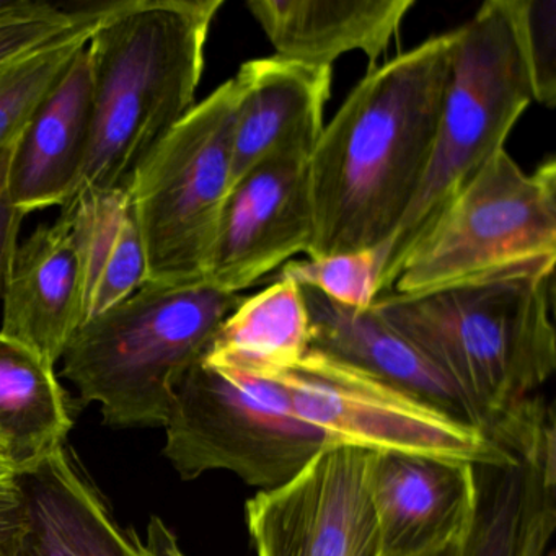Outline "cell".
I'll use <instances>...</instances> for the list:
<instances>
[{
  "label": "cell",
  "instance_id": "cell-30",
  "mask_svg": "<svg viewBox=\"0 0 556 556\" xmlns=\"http://www.w3.org/2000/svg\"><path fill=\"white\" fill-rule=\"evenodd\" d=\"M14 148L0 151V194H4L5 191V180H8L9 164H11Z\"/></svg>",
  "mask_w": 556,
  "mask_h": 556
},
{
  "label": "cell",
  "instance_id": "cell-4",
  "mask_svg": "<svg viewBox=\"0 0 556 556\" xmlns=\"http://www.w3.org/2000/svg\"><path fill=\"white\" fill-rule=\"evenodd\" d=\"M240 302L207 282H146L80 327L61 359L63 376L86 405L100 403L106 425L165 426L178 382Z\"/></svg>",
  "mask_w": 556,
  "mask_h": 556
},
{
  "label": "cell",
  "instance_id": "cell-9",
  "mask_svg": "<svg viewBox=\"0 0 556 556\" xmlns=\"http://www.w3.org/2000/svg\"><path fill=\"white\" fill-rule=\"evenodd\" d=\"M273 380L285 389L295 415L325 432L333 445L473 467L510 457L509 448L481 429L320 351L308 350L294 369Z\"/></svg>",
  "mask_w": 556,
  "mask_h": 556
},
{
  "label": "cell",
  "instance_id": "cell-29",
  "mask_svg": "<svg viewBox=\"0 0 556 556\" xmlns=\"http://www.w3.org/2000/svg\"><path fill=\"white\" fill-rule=\"evenodd\" d=\"M149 556H185L178 548L177 539L159 517H152L148 527V542L144 545Z\"/></svg>",
  "mask_w": 556,
  "mask_h": 556
},
{
  "label": "cell",
  "instance_id": "cell-19",
  "mask_svg": "<svg viewBox=\"0 0 556 556\" xmlns=\"http://www.w3.org/2000/svg\"><path fill=\"white\" fill-rule=\"evenodd\" d=\"M415 0H250L276 56L331 67L359 51L369 71L389 50Z\"/></svg>",
  "mask_w": 556,
  "mask_h": 556
},
{
  "label": "cell",
  "instance_id": "cell-22",
  "mask_svg": "<svg viewBox=\"0 0 556 556\" xmlns=\"http://www.w3.org/2000/svg\"><path fill=\"white\" fill-rule=\"evenodd\" d=\"M311 350V318L301 286L278 278L242 299L220 325L203 361L217 369L273 380Z\"/></svg>",
  "mask_w": 556,
  "mask_h": 556
},
{
  "label": "cell",
  "instance_id": "cell-26",
  "mask_svg": "<svg viewBox=\"0 0 556 556\" xmlns=\"http://www.w3.org/2000/svg\"><path fill=\"white\" fill-rule=\"evenodd\" d=\"M532 86L533 102L556 103V0H504Z\"/></svg>",
  "mask_w": 556,
  "mask_h": 556
},
{
  "label": "cell",
  "instance_id": "cell-6",
  "mask_svg": "<svg viewBox=\"0 0 556 556\" xmlns=\"http://www.w3.org/2000/svg\"><path fill=\"white\" fill-rule=\"evenodd\" d=\"M240 87L220 84L146 155L128 190L144 243L148 282H206L232 184Z\"/></svg>",
  "mask_w": 556,
  "mask_h": 556
},
{
  "label": "cell",
  "instance_id": "cell-31",
  "mask_svg": "<svg viewBox=\"0 0 556 556\" xmlns=\"http://www.w3.org/2000/svg\"><path fill=\"white\" fill-rule=\"evenodd\" d=\"M464 540L451 543V545L444 546V548L435 549V552L422 556H464Z\"/></svg>",
  "mask_w": 556,
  "mask_h": 556
},
{
  "label": "cell",
  "instance_id": "cell-23",
  "mask_svg": "<svg viewBox=\"0 0 556 556\" xmlns=\"http://www.w3.org/2000/svg\"><path fill=\"white\" fill-rule=\"evenodd\" d=\"M97 25L0 64V151L17 144L38 106L89 43Z\"/></svg>",
  "mask_w": 556,
  "mask_h": 556
},
{
  "label": "cell",
  "instance_id": "cell-25",
  "mask_svg": "<svg viewBox=\"0 0 556 556\" xmlns=\"http://www.w3.org/2000/svg\"><path fill=\"white\" fill-rule=\"evenodd\" d=\"M386 245L361 252L337 253L289 262L279 278L291 279L301 288H311L325 298L353 308H370L379 298L380 279L386 266Z\"/></svg>",
  "mask_w": 556,
  "mask_h": 556
},
{
  "label": "cell",
  "instance_id": "cell-14",
  "mask_svg": "<svg viewBox=\"0 0 556 556\" xmlns=\"http://www.w3.org/2000/svg\"><path fill=\"white\" fill-rule=\"evenodd\" d=\"M501 464L477 465L478 501L464 556H552L556 529L555 421Z\"/></svg>",
  "mask_w": 556,
  "mask_h": 556
},
{
  "label": "cell",
  "instance_id": "cell-1",
  "mask_svg": "<svg viewBox=\"0 0 556 556\" xmlns=\"http://www.w3.org/2000/svg\"><path fill=\"white\" fill-rule=\"evenodd\" d=\"M455 34L374 67L325 125L308 157L307 258L389 247L434 151Z\"/></svg>",
  "mask_w": 556,
  "mask_h": 556
},
{
  "label": "cell",
  "instance_id": "cell-17",
  "mask_svg": "<svg viewBox=\"0 0 556 556\" xmlns=\"http://www.w3.org/2000/svg\"><path fill=\"white\" fill-rule=\"evenodd\" d=\"M301 289L311 318V350L364 370L481 429L477 412L457 383L372 307H346L315 289Z\"/></svg>",
  "mask_w": 556,
  "mask_h": 556
},
{
  "label": "cell",
  "instance_id": "cell-20",
  "mask_svg": "<svg viewBox=\"0 0 556 556\" xmlns=\"http://www.w3.org/2000/svg\"><path fill=\"white\" fill-rule=\"evenodd\" d=\"M60 216L79 255L86 325L148 282L144 243L126 188L76 194Z\"/></svg>",
  "mask_w": 556,
  "mask_h": 556
},
{
  "label": "cell",
  "instance_id": "cell-15",
  "mask_svg": "<svg viewBox=\"0 0 556 556\" xmlns=\"http://www.w3.org/2000/svg\"><path fill=\"white\" fill-rule=\"evenodd\" d=\"M83 325L79 255L70 224L60 216L18 243L0 331L56 367Z\"/></svg>",
  "mask_w": 556,
  "mask_h": 556
},
{
  "label": "cell",
  "instance_id": "cell-27",
  "mask_svg": "<svg viewBox=\"0 0 556 556\" xmlns=\"http://www.w3.org/2000/svg\"><path fill=\"white\" fill-rule=\"evenodd\" d=\"M25 216L18 213L5 194H0V302L4 298L9 271L17 252L18 237H21L22 223Z\"/></svg>",
  "mask_w": 556,
  "mask_h": 556
},
{
  "label": "cell",
  "instance_id": "cell-28",
  "mask_svg": "<svg viewBox=\"0 0 556 556\" xmlns=\"http://www.w3.org/2000/svg\"><path fill=\"white\" fill-rule=\"evenodd\" d=\"M24 522L22 497L14 475L0 470V543L15 539Z\"/></svg>",
  "mask_w": 556,
  "mask_h": 556
},
{
  "label": "cell",
  "instance_id": "cell-18",
  "mask_svg": "<svg viewBox=\"0 0 556 556\" xmlns=\"http://www.w3.org/2000/svg\"><path fill=\"white\" fill-rule=\"evenodd\" d=\"M14 478L24 510L15 556H149L135 532L115 526L64 447Z\"/></svg>",
  "mask_w": 556,
  "mask_h": 556
},
{
  "label": "cell",
  "instance_id": "cell-24",
  "mask_svg": "<svg viewBox=\"0 0 556 556\" xmlns=\"http://www.w3.org/2000/svg\"><path fill=\"white\" fill-rule=\"evenodd\" d=\"M116 2L58 4L50 0H0V64L99 24Z\"/></svg>",
  "mask_w": 556,
  "mask_h": 556
},
{
  "label": "cell",
  "instance_id": "cell-13",
  "mask_svg": "<svg viewBox=\"0 0 556 556\" xmlns=\"http://www.w3.org/2000/svg\"><path fill=\"white\" fill-rule=\"evenodd\" d=\"M331 67L271 56L247 61L232 138V184L275 155L311 157L325 128ZM230 184V185H232Z\"/></svg>",
  "mask_w": 556,
  "mask_h": 556
},
{
  "label": "cell",
  "instance_id": "cell-16",
  "mask_svg": "<svg viewBox=\"0 0 556 556\" xmlns=\"http://www.w3.org/2000/svg\"><path fill=\"white\" fill-rule=\"evenodd\" d=\"M86 48L38 106L12 152L4 194L25 217L63 207L76 191L92 126Z\"/></svg>",
  "mask_w": 556,
  "mask_h": 556
},
{
  "label": "cell",
  "instance_id": "cell-5",
  "mask_svg": "<svg viewBox=\"0 0 556 556\" xmlns=\"http://www.w3.org/2000/svg\"><path fill=\"white\" fill-rule=\"evenodd\" d=\"M451 73L425 181L387 247L379 295L441 207L504 149L533 92L504 0H488L454 30Z\"/></svg>",
  "mask_w": 556,
  "mask_h": 556
},
{
  "label": "cell",
  "instance_id": "cell-21",
  "mask_svg": "<svg viewBox=\"0 0 556 556\" xmlns=\"http://www.w3.org/2000/svg\"><path fill=\"white\" fill-rule=\"evenodd\" d=\"M71 428L54 366L0 331V468L31 470L63 447Z\"/></svg>",
  "mask_w": 556,
  "mask_h": 556
},
{
  "label": "cell",
  "instance_id": "cell-2",
  "mask_svg": "<svg viewBox=\"0 0 556 556\" xmlns=\"http://www.w3.org/2000/svg\"><path fill=\"white\" fill-rule=\"evenodd\" d=\"M556 256L426 291L386 292L374 311L457 383L491 441L536 418L556 367Z\"/></svg>",
  "mask_w": 556,
  "mask_h": 556
},
{
  "label": "cell",
  "instance_id": "cell-3",
  "mask_svg": "<svg viewBox=\"0 0 556 556\" xmlns=\"http://www.w3.org/2000/svg\"><path fill=\"white\" fill-rule=\"evenodd\" d=\"M223 0H118L87 43L92 126L73 197L128 187L194 109ZM71 197V198H73Z\"/></svg>",
  "mask_w": 556,
  "mask_h": 556
},
{
  "label": "cell",
  "instance_id": "cell-11",
  "mask_svg": "<svg viewBox=\"0 0 556 556\" xmlns=\"http://www.w3.org/2000/svg\"><path fill=\"white\" fill-rule=\"evenodd\" d=\"M308 159L275 155L230 185L220 213L206 282L239 294L314 239Z\"/></svg>",
  "mask_w": 556,
  "mask_h": 556
},
{
  "label": "cell",
  "instance_id": "cell-10",
  "mask_svg": "<svg viewBox=\"0 0 556 556\" xmlns=\"http://www.w3.org/2000/svg\"><path fill=\"white\" fill-rule=\"evenodd\" d=\"M369 451L330 445L245 506L256 556H383L367 488Z\"/></svg>",
  "mask_w": 556,
  "mask_h": 556
},
{
  "label": "cell",
  "instance_id": "cell-8",
  "mask_svg": "<svg viewBox=\"0 0 556 556\" xmlns=\"http://www.w3.org/2000/svg\"><path fill=\"white\" fill-rule=\"evenodd\" d=\"M556 256V162L523 170L506 148L493 155L422 229L392 291H426Z\"/></svg>",
  "mask_w": 556,
  "mask_h": 556
},
{
  "label": "cell",
  "instance_id": "cell-32",
  "mask_svg": "<svg viewBox=\"0 0 556 556\" xmlns=\"http://www.w3.org/2000/svg\"><path fill=\"white\" fill-rule=\"evenodd\" d=\"M17 536L9 540V542L0 543V556H15V542H17Z\"/></svg>",
  "mask_w": 556,
  "mask_h": 556
},
{
  "label": "cell",
  "instance_id": "cell-12",
  "mask_svg": "<svg viewBox=\"0 0 556 556\" xmlns=\"http://www.w3.org/2000/svg\"><path fill=\"white\" fill-rule=\"evenodd\" d=\"M367 488L383 556H422L467 536L477 510L473 465L369 452Z\"/></svg>",
  "mask_w": 556,
  "mask_h": 556
},
{
  "label": "cell",
  "instance_id": "cell-7",
  "mask_svg": "<svg viewBox=\"0 0 556 556\" xmlns=\"http://www.w3.org/2000/svg\"><path fill=\"white\" fill-rule=\"evenodd\" d=\"M165 455L184 480L227 470L260 491L281 486L318 452L325 432L299 418L276 380L198 361L175 389Z\"/></svg>",
  "mask_w": 556,
  "mask_h": 556
},
{
  "label": "cell",
  "instance_id": "cell-33",
  "mask_svg": "<svg viewBox=\"0 0 556 556\" xmlns=\"http://www.w3.org/2000/svg\"><path fill=\"white\" fill-rule=\"evenodd\" d=\"M0 470H4V468H0ZM5 471V470H4Z\"/></svg>",
  "mask_w": 556,
  "mask_h": 556
}]
</instances>
